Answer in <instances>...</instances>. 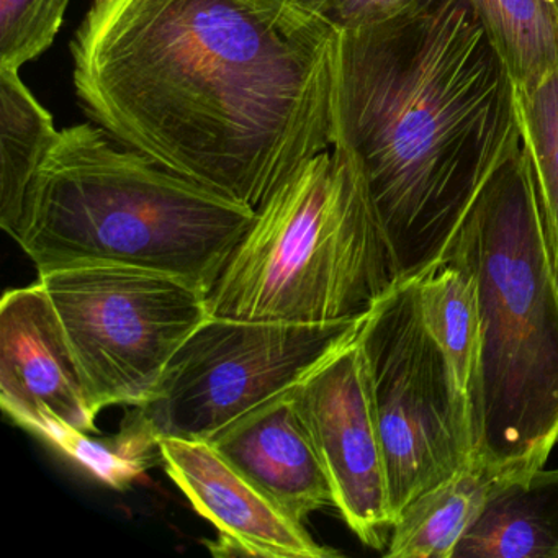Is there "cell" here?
<instances>
[{
    "label": "cell",
    "instance_id": "obj_1",
    "mask_svg": "<svg viewBox=\"0 0 558 558\" xmlns=\"http://www.w3.org/2000/svg\"><path fill=\"white\" fill-rule=\"evenodd\" d=\"M339 47L296 0H93L70 51L89 122L257 210L338 142Z\"/></svg>",
    "mask_w": 558,
    "mask_h": 558
},
{
    "label": "cell",
    "instance_id": "obj_2",
    "mask_svg": "<svg viewBox=\"0 0 558 558\" xmlns=\"http://www.w3.org/2000/svg\"><path fill=\"white\" fill-rule=\"evenodd\" d=\"M336 116L401 277L439 256L522 143L514 84L466 0L342 32Z\"/></svg>",
    "mask_w": 558,
    "mask_h": 558
},
{
    "label": "cell",
    "instance_id": "obj_3",
    "mask_svg": "<svg viewBox=\"0 0 558 558\" xmlns=\"http://www.w3.org/2000/svg\"><path fill=\"white\" fill-rule=\"evenodd\" d=\"M256 210L110 138L93 122L60 130L35 179L17 243L38 276L126 266L210 293Z\"/></svg>",
    "mask_w": 558,
    "mask_h": 558
},
{
    "label": "cell",
    "instance_id": "obj_4",
    "mask_svg": "<svg viewBox=\"0 0 558 558\" xmlns=\"http://www.w3.org/2000/svg\"><path fill=\"white\" fill-rule=\"evenodd\" d=\"M440 253L462 259L478 286L482 378L472 459L541 469L558 442V269L522 143Z\"/></svg>",
    "mask_w": 558,
    "mask_h": 558
},
{
    "label": "cell",
    "instance_id": "obj_5",
    "mask_svg": "<svg viewBox=\"0 0 558 558\" xmlns=\"http://www.w3.org/2000/svg\"><path fill=\"white\" fill-rule=\"evenodd\" d=\"M398 279L361 165L336 143L257 208L207 295L208 312L251 322H352Z\"/></svg>",
    "mask_w": 558,
    "mask_h": 558
},
{
    "label": "cell",
    "instance_id": "obj_6",
    "mask_svg": "<svg viewBox=\"0 0 558 558\" xmlns=\"http://www.w3.org/2000/svg\"><path fill=\"white\" fill-rule=\"evenodd\" d=\"M364 316L328 325L210 316L175 352L125 430L149 449L169 437L210 440L305 380L357 335Z\"/></svg>",
    "mask_w": 558,
    "mask_h": 558
},
{
    "label": "cell",
    "instance_id": "obj_7",
    "mask_svg": "<svg viewBox=\"0 0 558 558\" xmlns=\"http://www.w3.org/2000/svg\"><path fill=\"white\" fill-rule=\"evenodd\" d=\"M393 524L417 496L473 456L472 423L442 349L427 328L416 276L401 277L361 328Z\"/></svg>",
    "mask_w": 558,
    "mask_h": 558
},
{
    "label": "cell",
    "instance_id": "obj_8",
    "mask_svg": "<svg viewBox=\"0 0 558 558\" xmlns=\"http://www.w3.org/2000/svg\"><path fill=\"white\" fill-rule=\"evenodd\" d=\"M97 414L142 407L175 352L210 318L207 293L179 277L126 266L40 274Z\"/></svg>",
    "mask_w": 558,
    "mask_h": 558
},
{
    "label": "cell",
    "instance_id": "obj_9",
    "mask_svg": "<svg viewBox=\"0 0 558 558\" xmlns=\"http://www.w3.org/2000/svg\"><path fill=\"white\" fill-rule=\"evenodd\" d=\"M293 398L328 473L336 509L362 544L385 551L393 514L361 329L293 387Z\"/></svg>",
    "mask_w": 558,
    "mask_h": 558
},
{
    "label": "cell",
    "instance_id": "obj_10",
    "mask_svg": "<svg viewBox=\"0 0 558 558\" xmlns=\"http://www.w3.org/2000/svg\"><path fill=\"white\" fill-rule=\"evenodd\" d=\"M0 404L38 437L61 426L96 433V408L40 279L0 303Z\"/></svg>",
    "mask_w": 558,
    "mask_h": 558
},
{
    "label": "cell",
    "instance_id": "obj_11",
    "mask_svg": "<svg viewBox=\"0 0 558 558\" xmlns=\"http://www.w3.org/2000/svg\"><path fill=\"white\" fill-rule=\"evenodd\" d=\"M169 478L192 508L218 529L246 545L254 557L331 558L339 551L319 545L305 524L293 521L208 440H159Z\"/></svg>",
    "mask_w": 558,
    "mask_h": 558
},
{
    "label": "cell",
    "instance_id": "obj_12",
    "mask_svg": "<svg viewBox=\"0 0 558 558\" xmlns=\"http://www.w3.org/2000/svg\"><path fill=\"white\" fill-rule=\"evenodd\" d=\"M208 442L293 521L336 508L322 457L296 410L293 388L264 401Z\"/></svg>",
    "mask_w": 558,
    "mask_h": 558
},
{
    "label": "cell",
    "instance_id": "obj_13",
    "mask_svg": "<svg viewBox=\"0 0 558 558\" xmlns=\"http://www.w3.org/2000/svg\"><path fill=\"white\" fill-rule=\"evenodd\" d=\"M532 472L534 470L514 463L470 459L400 512L385 557L452 558L460 538L475 524L489 499L502 486L525 478Z\"/></svg>",
    "mask_w": 558,
    "mask_h": 558
},
{
    "label": "cell",
    "instance_id": "obj_14",
    "mask_svg": "<svg viewBox=\"0 0 558 558\" xmlns=\"http://www.w3.org/2000/svg\"><path fill=\"white\" fill-rule=\"evenodd\" d=\"M414 276L427 328L442 349L469 411L475 446L483 348L475 274L453 254L440 253Z\"/></svg>",
    "mask_w": 558,
    "mask_h": 558
},
{
    "label": "cell",
    "instance_id": "obj_15",
    "mask_svg": "<svg viewBox=\"0 0 558 558\" xmlns=\"http://www.w3.org/2000/svg\"><path fill=\"white\" fill-rule=\"evenodd\" d=\"M452 558H558V469L502 486Z\"/></svg>",
    "mask_w": 558,
    "mask_h": 558
},
{
    "label": "cell",
    "instance_id": "obj_16",
    "mask_svg": "<svg viewBox=\"0 0 558 558\" xmlns=\"http://www.w3.org/2000/svg\"><path fill=\"white\" fill-rule=\"evenodd\" d=\"M53 116L22 81L0 68V227L17 241L38 171L57 142Z\"/></svg>",
    "mask_w": 558,
    "mask_h": 558
},
{
    "label": "cell",
    "instance_id": "obj_17",
    "mask_svg": "<svg viewBox=\"0 0 558 558\" xmlns=\"http://www.w3.org/2000/svg\"><path fill=\"white\" fill-rule=\"evenodd\" d=\"M511 76L532 90L558 68V9L554 0H466Z\"/></svg>",
    "mask_w": 558,
    "mask_h": 558
},
{
    "label": "cell",
    "instance_id": "obj_18",
    "mask_svg": "<svg viewBox=\"0 0 558 558\" xmlns=\"http://www.w3.org/2000/svg\"><path fill=\"white\" fill-rule=\"evenodd\" d=\"M522 149L531 165L558 269V68L532 90H515Z\"/></svg>",
    "mask_w": 558,
    "mask_h": 558
},
{
    "label": "cell",
    "instance_id": "obj_19",
    "mask_svg": "<svg viewBox=\"0 0 558 558\" xmlns=\"http://www.w3.org/2000/svg\"><path fill=\"white\" fill-rule=\"evenodd\" d=\"M70 0H0V68L21 71L57 40Z\"/></svg>",
    "mask_w": 558,
    "mask_h": 558
},
{
    "label": "cell",
    "instance_id": "obj_20",
    "mask_svg": "<svg viewBox=\"0 0 558 558\" xmlns=\"http://www.w3.org/2000/svg\"><path fill=\"white\" fill-rule=\"evenodd\" d=\"M40 439L89 472L94 478L117 489L132 485L148 469L146 457L133 452L120 439H117L116 446H109L93 439L89 433L70 427H54L41 434Z\"/></svg>",
    "mask_w": 558,
    "mask_h": 558
},
{
    "label": "cell",
    "instance_id": "obj_21",
    "mask_svg": "<svg viewBox=\"0 0 558 558\" xmlns=\"http://www.w3.org/2000/svg\"><path fill=\"white\" fill-rule=\"evenodd\" d=\"M339 34L374 27L433 8L440 0H296Z\"/></svg>",
    "mask_w": 558,
    "mask_h": 558
},
{
    "label": "cell",
    "instance_id": "obj_22",
    "mask_svg": "<svg viewBox=\"0 0 558 558\" xmlns=\"http://www.w3.org/2000/svg\"><path fill=\"white\" fill-rule=\"evenodd\" d=\"M555 2V5H557V9H558V0H554Z\"/></svg>",
    "mask_w": 558,
    "mask_h": 558
}]
</instances>
